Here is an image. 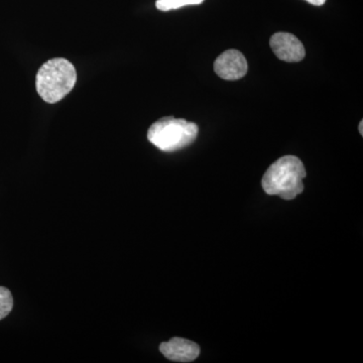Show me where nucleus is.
Here are the masks:
<instances>
[{"instance_id": "1", "label": "nucleus", "mask_w": 363, "mask_h": 363, "mask_svg": "<svg viewBox=\"0 0 363 363\" xmlns=\"http://www.w3.org/2000/svg\"><path fill=\"white\" fill-rule=\"evenodd\" d=\"M304 164L298 157L285 156L271 164L262 179L267 194L279 196L284 200H293L304 191Z\"/></svg>"}, {"instance_id": "2", "label": "nucleus", "mask_w": 363, "mask_h": 363, "mask_svg": "<svg viewBox=\"0 0 363 363\" xmlns=\"http://www.w3.org/2000/svg\"><path fill=\"white\" fill-rule=\"evenodd\" d=\"M77 81L75 67L64 58L45 62L37 74L35 86L40 98L48 104L61 101L73 89Z\"/></svg>"}, {"instance_id": "3", "label": "nucleus", "mask_w": 363, "mask_h": 363, "mask_svg": "<svg viewBox=\"0 0 363 363\" xmlns=\"http://www.w3.org/2000/svg\"><path fill=\"white\" fill-rule=\"evenodd\" d=\"M197 124L173 116L162 117L150 126L147 140L166 152H177L189 147L197 138Z\"/></svg>"}, {"instance_id": "4", "label": "nucleus", "mask_w": 363, "mask_h": 363, "mask_svg": "<svg viewBox=\"0 0 363 363\" xmlns=\"http://www.w3.org/2000/svg\"><path fill=\"white\" fill-rule=\"evenodd\" d=\"M214 71L224 80H240L247 75V61L242 52L238 50H227L215 61Z\"/></svg>"}, {"instance_id": "5", "label": "nucleus", "mask_w": 363, "mask_h": 363, "mask_svg": "<svg viewBox=\"0 0 363 363\" xmlns=\"http://www.w3.org/2000/svg\"><path fill=\"white\" fill-rule=\"evenodd\" d=\"M274 55L281 61L297 63L305 58L304 45L297 37L289 33H276L269 40Z\"/></svg>"}, {"instance_id": "6", "label": "nucleus", "mask_w": 363, "mask_h": 363, "mask_svg": "<svg viewBox=\"0 0 363 363\" xmlns=\"http://www.w3.org/2000/svg\"><path fill=\"white\" fill-rule=\"evenodd\" d=\"M160 351L164 357L176 362H194L200 355V347L197 343L179 337L162 342L160 345Z\"/></svg>"}, {"instance_id": "7", "label": "nucleus", "mask_w": 363, "mask_h": 363, "mask_svg": "<svg viewBox=\"0 0 363 363\" xmlns=\"http://www.w3.org/2000/svg\"><path fill=\"white\" fill-rule=\"evenodd\" d=\"M204 0H157L156 6L162 11H174L187 6H198Z\"/></svg>"}, {"instance_id": "8", "label": "nucleus", "mask_w": 363, "mask_h": 363, "mask_svg": "<svg viewBox=\"0 0 363 363\" xmlns=\"http://www.w3.org/2000/svg\"><path fill=\"white\" fill-rule=\"evenodd\" d=\"M13 308V298L11 291L0 286V320L4 319Z\"/></svg>"}, {"instance_id": "9", "label": "nucleus", "mask_w": 363, "mask_h": 363, "mask_svg": "<svg viewBox=\"0 0 363 363\" xmlns=\"http://www.w3.org/2000/svg\"><path fill=\"white\" fill-rule=\"evenodd\" d=\"M306 1L309 2L313 6H321L326 2V0H306Z\"/></svg>"}, {"instance_id": "10", "label": "nucleus", "mask_w": 363, "mask_h": 363, "mask_svg": "<svg viewBox=\"0 0 363 363\" xmlns=\"http://www.w3.org/2000/svg\"><path fill=\"white\" fill-rule=\"evenodd\" d=\"M362 125H363V121H360L359 131H360V135H363Z\"/></svg>"}]
</instances>
